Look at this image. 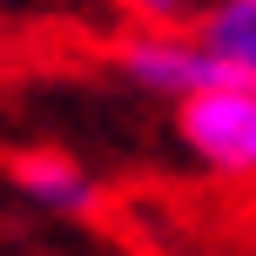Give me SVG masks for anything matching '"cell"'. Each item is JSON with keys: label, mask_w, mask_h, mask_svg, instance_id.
<instances>
[{"label": "cell", "mask_w": 256, "mask_h": 256, "mask_svg": "<svg viewBox=\"0 0 256 256\" xmlns=\"http://www.w3.org/2000/svg\"><path fill=\"white\" fill-rule=\"evenodd\" d=\"M176 135L189 162L216 182H256V81L216 74L176 102Z\"/></svg>", "instance_id": "1"}, {"label": "cell", "mask_w": 256, "mask_h": 256, "mask_svg": "<svg viewBox=\"0 0 256 256\" xmlns=\"http://www.w3.org/2000/svg\"><path fill=\"white\" fill-rule=\"evenodd\" d=\"M115 68L142 94H162V102H182L222 74V61L202 48L196 27H128L115 40Z\"/></svg>", "instance_id": "2"}, {"label": "cell", "mask_w": 256, "mask_h": 256, "mask_svg": "<svg viewBox=\"0 0 256 256\" xmlns=\"http://www.w3.org/2000/svg\"><path fill=\"white\" fill-rule=\"evenodd\" d=\"M14 189H20L34 209H48V216H94V209H102L94 176L74 162V155H61V148L14 155Z\"/></svg>", "instance_id": "3"}, {"label": "cell", "mask_w": 256, "mask_h": 256, "mask_svg": "<svg viewBox=\"0 0 256 256\" xmlns=\"http://www.w3.org/2000/svg\"><path fill=\"white\" fill-rule=\"evenodd\" d=\"M196 34L202 48L222 61V74L256 81V0H209L196 14Z\"/></svg>", "instance_id": "4"}, {"label": "cell", "mask_w": 256, "mask_h": 256, "mask_svg": "<svg viewBox=\"0 0 256 256\" xmlns=\"http://www.w3.org/2000/svg\"><path fill=\"white\" fill-rule=\"evenodd\" d=\"M202 7H209V0H122V14L135 27H196Z\"/></svg>", "instance_id": "5"}, {"label": "cell", "mask_w": 256, "mask_h": 256, "mask_svg": "<svg viewBox=\"0 0 256 256\" xmlns=\"http://www.w3.org/2000/svg\"><path fill=\"white\" fill-rule=\"evenodd\" d=\"M7 7H14V0H0V14H7Z\"/></svg>", "instance_id": "6"}]
</instances>
